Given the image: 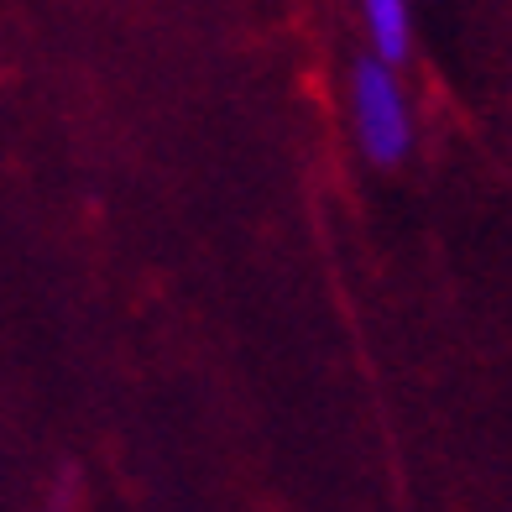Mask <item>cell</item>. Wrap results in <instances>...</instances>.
Instances as JSON below:
<instances>
[{"instance_id": "obj_1", "label": "cell", "mask_w": 512, "mask_h": 512, "mask_svg": "<svg viewBox=\"0 0 512 512\" xmlns=\"http://www.w3.org/2000/svg\"><path fill=\"white\" fill-rule=\"evenodd\" d=\"M351 121H356V142L377 168H398L413 147V115L403 100V84L392 79V63L377 53L361 58L351 68Z\"/></svg>"}, {"instance_id": "obj_2", "label": "cell", "mask_w": 512, "mask_h": 512, "mask_svg": "<svg viewBox=\"0 0 512 512\" xmlns=\"http://www.w3.org/2000/svg\"><path fill=\"white\" fill-rule=\"evenodd\" d=\"M366 32H371V53L382 63H403L408 58V0H361Z\"/></svg>"}]
</instances>
